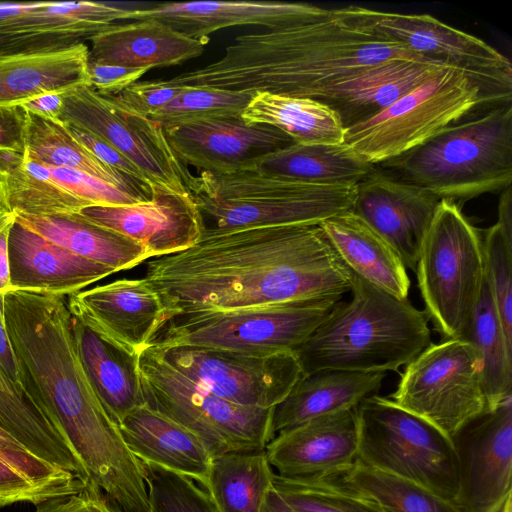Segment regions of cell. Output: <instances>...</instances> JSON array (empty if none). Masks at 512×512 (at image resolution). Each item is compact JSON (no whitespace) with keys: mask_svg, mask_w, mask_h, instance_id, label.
I'll use <instances>...</instances> for the list:
<instances>
[{"mask_svg":"<svg viewBox=\"0 0 512 512\" xmlns=\"http://www.w3.org/2000/svg\"><path fill=\"white\" fill-rule=\"evenodd\" d=\"M145 265L144 278L164 305L162 323L197 311L339 301L353 279L319 224L208 235Z\"/></svg>","mask_w":512,"mask_h":512,"instance_id":"6da1fadb","label":"cell"},{"mask_svg":"<svg viewBox=\"0 0 512 512\" xmlns=\"http://www.w3.org/2000/svg\"><path fill=\"white\" fill-rule=\"evenodd\" d=\"M3 306L27 399L113 505L124 509L138 503L146 495L140 461L86 375L67 296L8 290Z\"/></svg>","mask_w":512,"mask_h":512,"instance_id":"7a4b0ae2","label":"cell"},{"mask_svg":"<svg viewBox=\"0 0 512 512\" xmlns=\"http://www.w3.org/2000/svg\"><path fill=\"white\" fill-rule=\"evenodd\" d=\"M398 59L428 58L371 36L333 9L313 23L239 35L219 60L165 82L318 100L330 86Z\"/></svg>","mask_w":512,"mask_h":512,"instance_id":"3957f363","label":"cell"},{"mask_svg":"<svg viewBox=\"0 0 512 512\" xmlns=\"http://www.w3.org/2000/svg\"><path fill=\"white\" fill-rule=\"evenodd\" d=\"M349 301L339 300L313 334L294 351L302 374L321 370L398 372L430 343L429 318L354 276Z\"/></svg>","mask_w":512,"mask_h":512,"instance_id":"277c9868","label":"cell"},{"mask_svg":"<svg viewBox=\"0 0 512 512\" xmlns=\"http://www.w3.org/2000/svg\"><path fill=\"white\" fill-rule=\"evenodd\" d=\"M383 165L440 199H470L512 181V106L452 124Z\"/></svg>","mask_w":512,"mask_h":512,"instance_id":"5b68a950","label":"cell"},{"mask_svg":"<svg viewBox=\"0 0 512 512\" xmlns=\"http://www.w3.org/2000/svg\"><path fill=\"white\" fill-rule=\"evenodd\" d=\"M357 184L317 185L266 176L252 169L200 172L190 189L203 219V235L233 230L320 224L352 210Z\"/></svg>","mask_w":512,"mask_h":512,"instance_id":"8992f818","label":"cell"},{"mask_svg":"<svg viewBox=\"0 0 512 512\" xmlns=\"http://www.w3.org/2000/svg\"><path fill=\"white\" fill-rule=\"evenodd\" d=\"M425 312L446 339H462L486 277L481 232L455 201L441 199L416 267Z\"/></svg>","mask_w":512,"mask_h":512,"instance_id":"52a82bcc","label":"cell"},{"mask_svg":"<svg viewBox=\"0 0 512 512\" xmlns=\"http://www.w3.org/2000/svg\"><path fill=\"white\" fill-rule=\"evenodd\" d=\"M358 460L416 483L455 505L458 464L451 438L438 427L373 394L356 408Z\"/></svg>","mask_w":512,"mask_h":512,"instance_id":"ba28073f","label":"cell"},{"mask_svg":"<svg viewBox=\"0 0 512 512\" xmlns=\"http://www.w3.org/2000/svg\"><path fill=\"white\" fill-rule=\"evenodd\" d=\"M144 405L194 432L213 458L265 450L273 439L274 408L243 406L199 386L170 366L153 346L139 353Z\"/></svg>","mask_w":512,"mask_h":512,"instance_id":"9c48e42d","label":"cell"},{"mask_svg":"<svg viewBox=\"0 0 512 512\" xmlns=\"http://www.w3.org/2000/svg\"><path fill=\"white\" fill-rule=\"evenodd\" d=\"M488 104L466 71L446 65L387 108L345 128L344 143L370 164L384 163Z\"/></svg>","mask_w":512,"mask_h":512,"instance_id":"30bf717a","label":"cell"},{"mask_svg":"<svg viewBox=\"0 0 512 512\" xmlns=\"http://www.w3.org/2000/svg\"><path fill=\"white\" fill-rule=\"evenodd\" d=\"M337 302L306 301L179 314L162 323L146 346L294 352L327 318Z\"/></svg>","mask_w":512,"mask_h":512,"instance_id":"8fae6325","label":"cell"},{"mask_svg":"<svg viewBox=\"0 0 512 512\" xmlns=\"http://www.w3.org/2000/svg\"><path fill=\"white\" fill-rule=\"evenodd\" d=\"M391 396L451 438L487 409L482 358L463 339L430 343L405 366Z\"/></svg>","mask_w":512,"mask_h":512,"instance_id":"7c38bea8","label":"cell"},{"mask_svg":"<svg viewBox=\"0 0 512 512\" xmlns=\"http://www.w3.org/2000/svg\"><path fill=\"white\" fill-rule=\"evenodd\" d=\"M339 10L354 26L381 41L466 71L492 104H511V62L483 40L427 14L391 13L360 6Z\"/></svg>","mask_w":512,"mask_h":512,"instance_id":"4fadbf2b","label":"cell"},{"mask_svg":"<svg viewBox=\"0 0 512 512\" xmlns=\"http://www.w3.org/2000/svg\"><path fill=\"white\" fill-rule=\"evenodd\" d=\"M153 347L163 360L185 377L215 395L243 406L274 408L302 376L298 360L290 351Z\"/></svg>","mask_w":512,"mask_h":512,"instance_id":"5bb4252c","label":"cell"},{"mask_svg":"<svg viewBox=\"0 0 512 512\" xmlns=\"http://www.w3.org/2000/svg\"><path fill=\"white\" fill-rule=\"evenodd\" d=\"M59 119L112 146L143 172L151 186L190 193L195 175L174 154L161 123L126 110L87 85L63 94Z\"/></svg>","mask_w":512,"mask_h":512,"instance_id":"9a60e30c","label":"cell"},{"mask_svg":"<svg viewBox=\"0 0 512 512\" xmlns=\"http://www.w3.org/2000/svg\"><path fill=\"white\" fill-rule=\"evenodd\" d=\"M459 512H501L511 496L512 396L486 409L452 437Z\"/></svg>","mask_w":512,"mask_h":512,"instance_id":"2e32d148","label":"cell"},{"mask_svg":"<svg viewBox=\"0 0 512 512\" xmlns=\"http://www.w3.org/2000/svg\"><path fill=\"white\" fill-rule=\"evenodd\" d=\"M129 9L103 2L0 3V55L66 49L126 20Z\"/></svg>","mask_w":512,"mask_h":512,"instance_id":"e0dca14e","label":"cell"},{"mask_svg":"<svg viewBox=\"0 0 512 512\" xmlns=\"http://www.w3.org/2000/svg\"><path fill=\"white\" fill-rule=\"evenodd\" d=\"M150 200L130 205H90L76 214L141 244L149 258L186 250L202 239L203 219L189 192L151 186Z\"/></svg>","mask_w":512,"mask_h":512,"instance_id":"ac0fdd59","label":"cell"},{"mask_svg":"<svg viewBox=\"0 0 512 512\" xmlns=\"http://www.w3.org/2000/svg\"><path fill=\"white\" fill-rule=\"evenodd\" d=\"M176 157L200 172L229 174L250 169L262 156L294 143L277 128L226 116L163 124Z\"/></svg>","mask_w":512,"mask_h":512,"instance_id":"d6986e66","label":"cell"},{"mask_svg":"<svg viewBox=\"0 0 512 512\" xmlns=\"http://www.w3.org/2000/svg\"><path fill=\"white\" fill-rule=\"evenodd\" d=\"M356 408L324 414L276 434L265 448L274 473L305 480L344 475L358 458Z\"/></svg>","mask_w":512,"mask_h":512,"instance_id":"ffe728a7","label":"cell"},{"mask_svg":"<svg viewBox=\"0 0 512 512\" xmlns=\"http://www.w3.org/2000/svg\"><path fill=\"white\" fill-rule=\"evenodd\" d=\"M440 200L422 187L374 170L357 184L352 211L392 246L406 268L415 272Z\"/></svg>","mask_w":512,"mask_h":512,"instance_id":"44dd1931","label":"cell"},{"mask_svg":"<svg viewBox=\"0 0 512 512\" xmlns=\"http://www.w3.org/2000/svg\"><path fill=\"white\" fill-rule=\"evenodd\" d=\"M332 10L307 3L278 1L163 2L144 9H129L127 19H154L206 43L209 35L232 26L258 25L267 30L313 23Z\"/></svg>","mask_w":512,"mask_h":512,"instance_id":"7402d4cb","label":"cell"},{"mask_svg":"<svg viewBox=\"0 0 512 512\" xmlns=\"http://www.w3.org/2000/svg\"><path fill=\"white\" fill-rule=\"evenodd\" d=\"M73 315L127 350L140 353L163 321L164 305L145 278L118 279L67 296Z\"/></svg>","mask_w":512,"mask_h":512,"instance_id":"603a6c76","label":"cell"},{"mask_svg":"<svg viewBox=\"0 0 512 512\" xmlns=\"http://www.w3.org/2000/svg\"><path fill=\"white\" fill-rule=\"evenodd\" d=\"M10 289L69 296L115 271L14 222L8 238Z\"/></svg>","mask_w":512,"mask_h":512,"instance_id":"cb8c5ba5","label":"cell"},{"mask_svg":"<svg viewBox=\"0 0 512 512\" xmlns=\"http://www.w3.org/2000/svg\"><path fill=\"white\" fill-rule=\"evenodd\" d=\"M446 65L432 59L381 62L330 86L317 101L336 111L347 128L387 108Z\"/></svg>","mask_w":512,"mask_h":512,"instance_id":"d4e9b609","label":"cell"},{"mask_svg":"<svg viewBox=\"0 0 512 512\" xmlns=\"http://www.w3.org/2000/svg\"><path fill=\"white\" fill-rule=\"evenodd\" d=\"M89 41L90 62L149 69L197 58L208 44L154 19L115 23Z\"/></svg>","mask_w":512,"mask_h":512,"instance_id":"484cf974","label":"cell"},{"mask_svg":"<svg viewBox=\"0 0 512 512\" xmlns=\"http://www.w3.org/2000/svg\"><path fill=\"white\" fill-rule=\"evenodd\" d=\"M118 426L139 460L185 475L206 488L213 456L194 432L146 405L131 411Z\"/></svg>","mask_w":512,"mask_h":512,"instance_id":"4316f807","label":"cell"},{"mask_svg":"<svg viewBox=\"0 0 512 512\" xmlns=\"http://www.w3.org/2000/svg\"><path fill=\"white\" fill-rule=\"evenodd\" d=\"M327 240L346 268L376 288L407 299L410 279L392 246L352 210L322 221Z\"/></svg>","mask_w":512,"mask_h":512,"instance_id":"83f0119b","label":"cell"},{"mask_svg":"<svg viewBox=\"0 0 512 512\" xmlns=\"http://www.w3.org/2000/svg\"><path fill=\"white\" fill-rule=\"evenodd\" d=\"M85 43L37 53L0 55V107L21 106L50 93L91 87Z\"/></svg>","mask_w":512,"mask_h":512,"instance_id":"f1b7e54d","label":"cell"},{"mask_svg":"<svg viewBox=\"0 0 512 512\" xmlns=\"http://www.w3.org/2000/svg\"><path fill=\"white\" fill-rule=\"evenodd\" d=\"M72 316L86 375L106 411L119 425L131 411L144 405L139 353L125 349Z\"/></svg>","mask_w":512,"mask_h":512,"instance_id":"f546056e","label":"cell"},{"mask_svg":"<svg viewBox=\"0 0 512 512\" xmlns=\"http://www.w3.org/2000/svg\"><path fill=\"white\" fill-rule=\"evenodd\" d=\"M385 372L321 370L303 375L274 407V436L312 418L356 408L382 385Z\"/></svg>","mask_w":512,"mask_h":512,"instance_id":"4dcf8cb0","label":"cell"},{"mask_svg":"<svg viewBox=\"0 0 512 512\" xmlns=\"http://www.w3.org/2000/svg\"><path fill=\"white\" fill-rule=\"evenodd\" d=\"M15 220L68 251L115 272L132 269L150 259L138 242L93 224L76 213L54 216L15 214Z\"/></svg>","mask_w":512,"mask_h":512,"instance_id":"1f68e13d","label":"cell"},{"mask_svg":"<svg viewBox=\"0 0 512 512\" xmlns=\"http://www.w3.org/2000/svg\"><path fill=\"white\" fill-rule=\"evenodd\" d=\"M260 174L317 185L358 184L375 169L346 143H292L257 159Z\"/></svg>","mask_w":512,"mask_h":512,"instance_id":"d6a6232c","label":"cell"},{"mask_svg":"<svg viewBox=\"0 0 512 512\" xmlns=\"http://www.w3.org/2000/svg\"><path fill=\"white\" fill-rule=\"evenodd\" d=\"M23 155L45 165L79 170L131 194L139 201L150 200L152 195L150 185L126 177L101 162L71 134L65 123L28 111Z\"/></svg>","mask_w":512,"mask_h":512,"instance_id":"836d02e7","label":"cell"},{"mask_svg":"<svg viewBox=\"0 0 512 512\" xmlns=\"http://www.w3.org/2000/svg\"><path fill=\"white\" fill-rule=\"evenodd\" d=\"M240 117L246 124L277 128L295 143H344L346 129L338 113L314 99L256 92Z\"/></svg>","mask_w":512,"mask_h":512,"instance_id":"e575fe53","label":"cell"},{"mask_svg":"<svg viewBox=\"0 0 512 512\" xmlns=\"http://www.w3.org/2000/svg\"><path fill=\"white\" fill-rule=\"evenodd\" d=\"M0 428L32 454L89 482L85 468L61 436L1 370Z\"/></svg>","mask_w":512,"mask_h":512,"instance_id":"d590c367","label":"cell"},{"mask_svg":"<svg viewBox=\"0 0 512 512\" xmlns=\"http://www.w3.org/2000/svg\"><path fill=\"white\" fill-rule=\"evenodd\" d=\"M274 471L265 450L214 457L205 490L218 512H260Z\"/></svg>","mask_w":512,"mask_h":512,"instance_id":"8d00e7d4","label":"cell"},{"mask_svg":"<svg viewBox=\"0 0 512 512\" xmlns=\"http://www.w3.org/2000/svg\"><path fill=\"white\" fill-rule=\"evenodd\" d=\"M462 339L471 343L482 358L486 404L492 409L512 396V343L505 336L487 275Z\"/></svg>","mask_w":512,"mask_h":512,"instance_id":"74e56055","label":"cell"},{"mask_svg":"<svg viewBox=\"0 0 512 512\" xmlns=\"http://www.w3.org/2000/svg\"><path fill=\"white\" fill-rule=\"evenodd\" d=\"M0 204L14 214L32 216L75 214L90 206L54 181L45 164L25 157L0 174Z\"/></svg>","mask_w":512,"mask_h":512,"instance_id":"f35d334b","label":"cell"},{"mask_svg":"<svg viewBox=\"0 0 512 512\" xmlns=\"http://www.w3.org/2000/svg\"><path fill=\"white\" fill-rule=\"evenodd\" d=\"M335 479L375 500L384 512H459L453 503L426 488L358 459L349 471Z\"/></svg>","mask_w":512,"mask_h":512,"instance_id":"ab89813d","label":"cell"},{"mask_svg":"<svg viewBox=\"0 0 512 512\" xmlns=\"http://www.w3.org/2000/svg\"><path fill=\"white\" fill-rule=\"evenodd\" d=\"M273 486L296 512H384L375 500L335 478L290 479L274 473Z\"/></svg>","mask_w":512,"mask_h":512,"instance_id":"60d3db41","label":"cell"},{"mask_svg":"<svg viewBox=\"0 0 512 512\" xmlns=\"http://www.w3.org/2000/svg\"><path fill=\"white\" fill-rule=\"evenodd\" d=\"M254 92L208 87H183V90L149 118L172 124L205 118L240 116Z\"/></svg>","mask_w":512,"mask_h":512,"instance_id":"b9f144b4","label":"cell"},{"mask_svg":"<svg viewBox=\"0 0 512 512\" xmlns=\"http://www.w3.org/2000/svg\"><path fill=\"white\" fill-rule=\"evenodd\" d=\"M150 512H218L209 493L191 478L139 460Z\"/></svg>","mask_w":512,"mask_h":512,"instance_id":"7bdbcfd3","label":"cell"},{"mask_svg":"<svg viewBox=\"0 0 512 512\" xmlns=\"http://www.w3.org/2000/svg\"><path fill=\"white\" fill-rule=\"evenodd\" d=\"M481 234L487 279L505 336L512 343V246L497 223Z\"/></svg>","mask_w":512,"mask_h":512,"instance_id":"ee69618b","label":"cell"},{"mask_svg":"<svg viewBox=\"0 0 512 512\" xmlns=\"http://www.w3.org/2000/svg\"><path fill=\"white\" fill-rule=\"evenodd\" d=\"M86 486L83 482L64 483L36 479L0 453V508L17 503L36 506L52 498L76 494Z\"/></svg>","mask_w":512,"mask_h":512,"instance_id":"f6af8a7d","label":"cell"},{"mask_svg":"<svg viewBox=\"0 0 512 512\" xmlns=\"http://www.w3.org/2000/svg\"><path fill=\"white\" fill-rule=\"evenodd\" d=\"M46 166L54 181L89 205H130L142 202L131 194L79 170Z\"/></svg>","mask_w":512,"mask_h":512,"instance_id":"bcb514c9","label":"cell"},{"mask_svg":"<svg viewBox=\"0 0 512 512\" xmlns=\"http://www.w3.org/2000/svg\"><path fill=\"white\" fill-rule=\"evenodd\" d=\"M182 90L183 87L168 85L165 80L141 81L132 84L117 95L108 97L130 112L150 117Z\"/></svg>","mask_w":512,"mask_h":512,"instance_id":"7dc6e473","label":"cell"},{"mask_svg":"<svg viewBox=\"0 0 512 512\" xmlns=\"http://www.w3.org/2000/svg\"><path fill=\"white\" fill-rule=\"evenodd\" d=\"M0 453L8 457L26 473L36 479L64 483H86L76 474L32 454L2 428H0Z\"/></svg>","mask_w":512,"mask_h":512,"instance_id":"c3c4849f","label":"cell"},{"mask_svg":"<svg viewBox=\"0 0 512 512\" xmlns=\"http://www.w3.org/2000/svg\"><path fill=\"white\" fill-rule=\"evenodd\" d=\"M149 68L126 67L88 61L91 87L102 96H114L136 83Z\"/></svg>","mask_w":512,"mask_h":512,"instance_id":"681fc988","label":"cell"},{"mask_svg":"<svg viewBox=\"0 0 512 512\" xmlns=\"http://www.w3.org/2000/svg\"><path fill=\"white\" fill-rule=\"evenodd\" d=\"M34 512H120L92 483L80 492L49 499L35 506Z\"/></svg>","mask_w":512,"mask_h":512,"instance_id":"f907efd6","label":"cell"},{"mask_svg":"<svg viewBox=\"0 0 512 512\" xmlns=\"http://www.w3.org/2000/svg\"><path fill=\"white\" fill-rule=\"evenodd\" d=\"M66 125L71 134L105 165L126 177L150 185L143 172L112 146L85 130Z\"/></svg>","mask_w":512,"mask_h":512,"instance_id":"816d5d0a","label":"cell"},{"mask_svg":"<svg viewBox=\"0 0 512 512\" xmlns=\"http://www.w3.org/2000/svg\"><path fill=\"white\" fill-rule=\"evenodd\" d=\"M25 122L22 106L0 107V149L24 151Z\"/></svg>","mask_w":512,"mask_h":512,"instance_id":"f5cc1de1","label":"cell"},{"mask_svg":"<svg viewBox=\"0 0 512 512\" xmlns=\"http://www.w3.org/2000/svg\"><path fill=\"white\" fill-rule=\"evenodd\" d=\"M0 370L23 392L17 360L5 325L2 293H0Z\"/></svg>","mask_w":512,"mask_h":512,"instance_id":"db71d44e","label":"cell"},{"mask_svg":"<svg viewBox=\"0 0 512 512\" xmlns=\"http://www.w3.org/2000/svg\"><path fill=\"white\" fill-rule=\"evenodd\" d=\"M26 111L53 121H60L63 94L50 93L29 100L21 105Z\"/></svg>","mask_w":512,"mask_h":512,"instance_id":"11a10c76","label":"cell"},{"mask_svg":"<svg viewBox=\"0 0 512 512\" xmlns=\"http://www.w3.org/2000/svg\"><path fill=\"white\" fill-rule=\"evenodd\" d=\"M508 245L512 246V192L511 185L503 189L498 203V221Z\"/></svg>","mask_w":512,"mask_h":512,"instance_id":"9f6ffc18","label":"cell"},{"mask_svg":"<svg viewBox=\"0 0 512 512\" xmlns=\"http://www.w3.org/2000/svg\"><path fill=\"white\" fill-rule=\"evenodd\" d=\"M15 220L0 227V293L10 289V266L8 254V238Z\"/></svg>","mask_w":512,"mask_h":512,"instance_id":"6f0895ef","label":"cell"},{"mask_svg":"<svg viewBox=\"0 0 512 512\" xmlns=\"http://www.w3.org/2000/svg\"><path fill=\"white\" fill-rule=\"evenodd\" d=\"M260 512H296L272 487L266 492Z\"/></svg>","mask_w":512,"mask_h":512,"instance_id":"680465c9","label":"cell"},{"mask_svg":"<svg viewBox=\"0 0 512 512\" xmlns=\"http://www.w3.org/2000/svg\"><path fill=\"white\" fill-rule=\"evenodd\" d=\"M13 220H15V214L0 204V227Z\"/></svg>","mask_w":512,"mask_h":512,"instance_id":"91938a15","label":"cell"},{"mask_svg":"<svg viewBox=\"0 0 512 512\" xmlns=\"http://www.w3.org/2000/svg\"><path fill=\"white\" fill-rule=\"evenodd\" d=\"M501 512H512V501L511 496L506 500L504 507Z\"/></svg>","mask_w":512,"mask_h":512,"instance_id":"94428289","label":"cell"}]
</instances>
